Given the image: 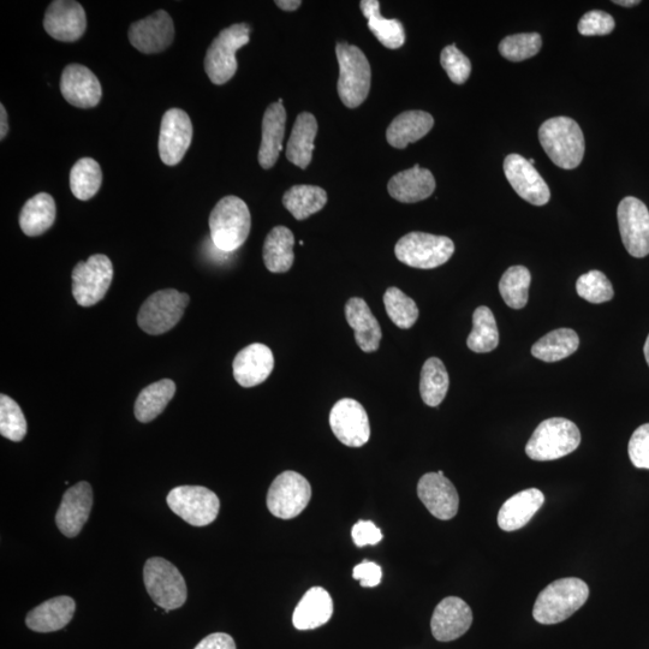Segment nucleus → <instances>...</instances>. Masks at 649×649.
<instances>
[{"instance_id":"nucleus-56","label":"nucleus","mask_w":649,"mask_h":649,"mask_svg":"<svg viewBox=\"0 0 649 649\" xmlns=\"http://www.w3.org/2000/svg\"><path fill=\"white\" fill-rule=\"evenodd\" d=\"M529 163H531L532 165H534L535 160H534L533 158H532V159H529Z\"/></svg>"},{"instance_id":"nucleus-52","label":"nucleus","mask_w":649,"mask_h":649,"mask_svg":"<svg viewBox=\"0 0 649 649\" xmlns=\"http://www.w3.org/2000/svg\"><path fill=\"white\" fill-rule=\"evenodd\" d=\"M9 132L8 112L4 105H0V139L4 140Z\"/></svg>"},{"instance_id":"nucleus-45","label":"nucleus","mask_w":649,"mask_h":649,"mask_svg":"<svg viewBox=\"0 0 649 649\" xmlns=\"http://www.w3.org/2000/svg\"><path fill=\"white\" fill-rule=\"evenodd\" d=\"M576 290L583 300L594 303V305L609 302L615 296L609 278L597 270L582 275L576 283Z\"/></svg>"},{"instance_id":"nucleus-53","label":"nucleus","mask_w":649,"mask_h":649,"mask_svg":"<svg viewBox=\"0 0 649 649\" xmlns=\"http://www.w3.org/2000/svg\"><path fill=\"white\" fill-rule=\"evenodd\" d=\"M276 5L285 11H295L302 5L301 0H277Z\"/></svg>"},{"instance_id":"nucleus-33","label":"nucleus","mask_w":649,"mask_h":649,"mask_svg":"<svg viewBox=\"0 0 649 649\" xmlns=\"http://www.w3.org/2000/svg\"><path fill=\"white\" fill-rule=\"evenodd\" d=\"M56 220V202L47 193H40L29 199L20 213L23 234L29 237L43 235Z\"/></svg>"},{"instance_id":"nucleus-54","label":"nucleus","mask_w":649,"mask_h":649,"mask_svg":"<svg viewBox=\"0 0 649 649\" xmlns=\"http://www.w3.org/2000/svg\"><path fill=\"white\" fill-rule=\"evenodd\" d=\"M617 5H622V7H635V5H639L640 2L639 0H616V2H613Z\"/></svg>"},{"instance_id":"nucleus-11","label":"nucleus","mask_w":649,"mask_h":649,"mask_svg":"<svg viewBox=\"0 0 649 649\" xmlns=\"http://www.w3.org/2000/svg\"><path fill=\"white\" fill-rule=\"evenodd\" d=\"M312 498V487L305 476L284 472L273 480L267 493V508L282 520H291L302 514Z\"/></svg>"},{"instance_id":"nucleus-5","label":"nucleus","mask_w":649,"mask_h":649,"mask_svg":"<svg viewBox=\"0 0 649 649\" xmlns=\"http://www.w3.org/2000/svg\"><path fill=\"white\" fill-rule=\"evenodd\" d=\"M581 433L574 422L563 418L547 419L538 426L526 446L533 461H555L579 448Z\"/></svg>"},{"instance_id":"nucleus-40","label":"nucleus","mask_w":649,"mask_h":649,"mask_svg":"<svg viewBox=\"0 0 649 649\" xmlns=\"http://www.w3.org/2000/svg\"><path fill=\"white\" fill-rule=\"evenodd\" d=\"M103 183V172L92 158H82L70 171V189L76 199L87 201L94 198Z\"/></svg>"},{"instance_id":"nucleus-18","label":"nucleus","mask_w":649,"mask_h":649,"mask_svg":"<svg viewBox=\"0 0 649 649\" xmlns=\"http://www.w3.org/2000/svg\"><path fill=\"white\" fill-rule=\"evenodd\" d=\"M93 506L92 486L86 481L64 493L56 514V525L67 538H75L86 525Z\"/></svg>"},{"instance_id":"nucleus-15","label":"nucleus","mask_w":649,"mask_h":649,"mask_svg":"<svg viewBox=\"0 0 649 649\" xmlns=\"http://www.w3.org/2000/svg\"><path fill=\"white\" fill-rule=\"evenodd\" d=\"M192 140L193 124L188 113L181 109L166 111L159 135V154L162 162L168 166L180 164Z\"/></svg>"},{"instance_id":"nucleus-20","label":"nucleus","mask_w":649,"mask_h":649,"mask_svg":"<svg viewBox=\"0 0 649 649\" xmlns=\"http://www.w3.org/2000/svg\"><path fill=\"white\" fill-rule=\"evenodd\" d=\"M418 496L431 514L449 521L457 515L460 497L452 482L439 473H427L419 481Z\"/></svg>"},{"instance_id":"nucleus-14","label":"nucleus","mask_w":649,"mask_h":649,"mask_svg":"<svg viewBox=\"0 0 649 649\" xmlns=\"http://www.w3.org/2000/svg\"><path fill=\"white\" fill-rule=\"evenodd\" d=\"M330 426L339 442L349 448H361L371 437L366 410L353 398H343L333 406Z\"/></svg>"},{"instance_id":"nucleus-55","label":"nucleus","mask_w":649,"mask_h":649,"mask_svg":"<svg viewBox=\"0 0 649 649\" xmlns=\"http://www.w3.org/2000/svg\"><path fill=\"white\" fill-rule=\"evenodd\" d=\"M643 353H645L646 361L649 366V335L646 339L645 348H643Z\"/></svg>"},{"instance_id":"nucleus-4","label":"nucleus","mask_w":649,"mask_h":649,"mask_svg":"<svg viewBox=\"0 0 649 649\" xmlns=\"http://www.w3.org/2000/svg\"><path fill=\"white\" fill-rule=\"evenodd\" d=\"M336 55L339 64V98L349 109H356L367 99L371 89V65L365 53L354 45L337 44Z\"/></svg>"},{"instance_id":"nucleus-43","label":"nucleus","mask_w":649,"mask_h":649,"mask_svg":"<svg viewBox=\"0 0 649 649\" xmlns=\"http://www.w3.org/2000/svg\"><path fill=\"white\" fill-rule=\"evenodd\" d=\"M0 434L11 442H22L27 434L25 414L13 398L0 396Z\"/></svg>"},{"instance_id":"nucleus-13","label":"nucleus","mask_w":649,"mask_h":649,"mask_svg":"<svg viewBox=\"0 0 649 649\" xmlns=\"http://www.w3.org/2000/svg\"><path fill=\"white\" fill-rule=\"evenodd\" d=\"M619 231L628 253L634 258L649 254V211L639 199L628 196L621 201L617 211Z\"/></svg>"},{"instance_id":"nucleus-21","label":"nucleus","mask_w":649,"mask_h":649,"mask_svg":"<svg viewBox=\"0 0 649 649\" xmlns=\"http://www.w3.org/2000/svg\"><path fill=\"white\" fill-rule=\"evenodd\" d=\"M472 623L473 612L466 601L457 597L445 598L433 612L432 634L440 642L454 641L466 634Z\"/></svg>"},{"instance_id":"nucleus-35","label":"nucleus","mask_w":649,"mask_h":649,"mask_svg":"<svg viewBox=\"0 0 649 649\" xmlns=\"http://www.w3.org/2000/svg\"><path fill=\"white\" fill-rule=\"evenodd\" d=\"M176 394V384L171 379H163L145 387L135 403V416L142 424L157 419Z\"/></svg>"},{"instance_id":"nucleus-48","label":"nucleus","mask_w":649,"mask_h":649,"mask_svg":"<svg viewBox=\"0 0 649 649\" xmlns=\"http://www.w3.org/2000/svg\"><path fill=\"white\" fill-rule=\"evenodd\" d=\"M628 452L636 468L649 469V424L637 428L630 438Z\"/></svg>"},{"instance_id":"nucleus-24","label":"nucleus","mask_w":649,"mask_h":649,"mask_svg":"<svg viewBox=\"0 0 649 649\" xmlns=\"http://www.w3.org/2000/svg\"><path fill=\"white\" fill-rule=\"evenodd\" d=\"M545 503L544 493L538 488L518 492L503 504L498 514V526L504 532H515L528 525Z\"/></svg>"},{"instance_id":"nucleus-49","label":"nucleus","mask_w":649,"mask_h":649,"mask_svg":"<svg viewBox=\"0 0 649 649\" xmlns=\"http://www.w3.org/2000/svg\"><path fill=\"white\" fill-rule=\"evenodd\" d=\"M354 543L357 547L377 545L383 540V533L372 521L357 522L351 531Z\"/></svg>"},{"instance_id":"nucleus-1","label":"nucleus","mask_w":649,"mask_h":649,"mask_svg":"<svg viewBox=\"0 0 649 649\" xmlns=\"http://www.w3.org/2000/svg\"><path fill=\"white\" fill-rule=\"evenodd\" d=\"M588 597L589 588L585 581L576 577L557 580L538 595L533 617L540 624L562 623L579 611Z\"/></svg>"},{"instance_id":"nucleus-16","label":"nucleus","mask_w":649,"mask_h":649,"mask_svg":"<svg viewBox=\"0 0 649 649\" xmlns=\"http://www.w3.org/2000/svg\"><path fill=\"white\" fill-rule=\"evenodd\" d=\"M504 172L515 192L534 206H544L550 201V188L529 160L510 154L504 160Z\"/></svg>"},{"instance_id":"nucleus-7","label":"nucleus","mask_w":649,"mask_h":649,"mask_svg":"<svg viewBox=\"0 0 649 649\" xmlns=\"http://www.w3.org/2000/svg\"><path fill=\"white\" fill-rule=\"evenodd\" d=\"M147 593L166 612L180 609L186 604L188 589L186 580L174 564L162 557L148 559L144 568Z\"/></svg>"},{"instance_id":"nucleus-47","label":"nucleus","mask_w":649,"mask_h":649,"mask_svg":"<svg viewBox=\"0 0 649 649\" xmlns=\"http://www.w3.org/2000/svg\"><path fill=\"white\" fill-rule=\"evenodd\" d=\"M615 27L616 23L611 15L604 13V11L594 10L583 15L577 29L585 37H594V35L610 34Z\"/></svg>"},{"instance_id":"nucleus-46","label":"nucleus","mask_w":649,"mask_h":649,"mask_svg":"<svg viewBox=\"0 0 649 649\" xmlns=\"http://www.w3.org/2000/svg\"><path fill=\"white\" fill-rule=\"evenodd\" d=\"M440 63L456 85H463L472 73V63L457 49L456 45L446 46L440 55Z\"/></svg>"},{"instance_id":"nucleus-10","label":"nucleus","mask_w":649,"mask_h":649,"mask_svg":"<svg viewBox=\"0 0 649 649\" xmlns=\"http://www.w3.org/2000/svg\"><path fill=\"white\" fill-rule=\"evenodd\" d=\"M169 508L194 527H205L216 521L220 502L216 493L202 486H180L166 498Z\"/></svg>"},{"instance_id":"nucleus-32","label":"nucleus","mask_w":649,"mask_h":649,"mask_svg":"<svg viewBox=\"0 0 649 649\" xmlns=\"http://www.w3.org/2000/svg\"><path fill=\"white\" fill-rule=\"evenodd\" d=\"M295 236L285 226H276L264 243V263L266 269L273 273H285L293 267L295 254Z\"/></svg>"},{"instance_id":"nucleus-26","label":"nucleus","mask_w":649,"mask_h":649,"mask_svg":"<svg viewBox=\"0 0 649 649\" xmlns=\"http://www.w3.org/2000/svg\"><path fill=\"white\" fill-rule=\"evenodd\" d=\"M76 603L73 598L62 595L35 607L26 617V625L35 633H53L62 630L73 621Z\"/></svg>"},{"instance_id":"nucleus-8","label":"nucleus","mask_w":649,"mask_h":649,"mask_svg":"<svg viewBox=\"0 0 649 649\" xmlns=\"http://www.w3.org/2000/svg\"><path fill=\"white\" fill-rule=\"evenodd\" d=\"M249 35L247 23H236L213 40L206 53L205 70L214 85H225L235 76L238 68L236 53L249 43Z\"/></svg>"},{"instance_id":"nucleus-51","label":"nucleus","mask_w":649,"mask_h":649,"mask_svg":"<svg viewBox=\"0 0 649 649\" xmlns=\"http://www.w3.org/2000/svg\"><path fill=\"white\" fill-rule=\"evenodd\" d=\"M194 649H237L232 636L225 633H214L205 637Z\"/></svg>"},{"instance_id":"nucleus-41","label":"nucleus","mask_w":649,"mask_h":649,"mask_svg":"<svg viewBox=\"0 0 649 649\" xmlns=\"http://www.w3.org/2000/svg\"><path fill=\"white\" fill-rule=\"evenodd\" d=\"M531 272L525 266H512L506 270L499 282V291L504 302L512 309L525 308L531 287Z\"/></svg>"},{"instance_id":"nucleus-17","label":"nucleus","mask_w":649,"mask_h":649,"mask_svg":"<svg viewBox=\"0 0 649 649\" xmlns=\"http://www.w3.org/2000/svg\"><path fill=\"white\" fill-rule=\"evenodd\" d=\"M128 37L130 44L146 55L163 52L174 41V21L166 11L159 10L146 19L133 23Z\"/></svg>"},{"instance_id":"nucleus-28","label":"nucleus","mask_w":649,"mask_h":649,"mask_svg":"<svg viewBox=\"0 0 649 649\" xmlns=\"http://www.w3.org/2000/svg\"><path fill=\"white\" fill-rule=\"evenodd\" d=\"M285 124H287V111L283 104H271L267 107L263 119V139H261L259 151V163L261 168L269 170L275 166L283 150L285 135Z\"/></svg>"},{"instance_id":"nucleus-6","label":"nucleus","mask_w":649,"mask_h":649,"mask_svg":"<svg viewBox=\"0 0 649 649\" xmlns=\"http://www.w3.org/2000/svg\"><path fill=\"white\" fill-rule=\"evenodd\" d=\"M455 253V243L446 236L410 232L397 242L395 254L404 265L431 270L442 266Z\"/></svg>"},{"instance_id":"nucleus-50","label":"nucleus","mask_w":649,"mask_h":649,"mask_svg":"<svg viewBox=\"0 0 649 649\" xmlns=\"http://www.w3.org/2000/svg\"><path fill=\"white\" fill-rule=\"evenodd\" d=\"M354 579L359 580L362 587H377L383 579V570L373 562H363L356 565Z\"/></svg>"},{"instance_id":"nucleus-38","label":"nucleus","mask_w":649,"mask_h":649,"mask_svg":"<svg viewBox=\"0 0 649 649\" xmlns=\"http://www.w3.org/2000/svg\"><path fill=\"white\" fill-rule=\"evenodd\" d=\"M327 194L317 186H294L283 196V204L297 220H305L323 210Z\"/></svg>"},{"instance_id":"nucleus-23","label":"nucleus","mask_w":649,"mask_h":649,"mask_svg":"<svg viewBox=\"0 0 649 649\" xmlns=\"http://www.w3.org/2000/svg\"><path fill=\"white\" fill-rule=\"evenodd\" d=\"M234 377L243 387L263 384L275 368V357L265 344L254 343L242 349L235 357Z\"/></svg>"},{"instance_id":"nucleus-39","label":"nucleus","mask_w":649,"mask_h":649,"mask_svg":"<svg viewBox=\"0 0 649 649\" xmlns=\"http://www.w3.org/2000/svg\"><path fill=\"white\" fill-rule=\"evenodd\" d=\"M499 332L496 318L490 308L481 306L473 314V330L467 339L468 348L474 353H491L498 347Z\"/></svg>"},{"instance_id":"nucleus-9","label":"nucleus","mask_w":649,"mask_h":649,"mask_svg":"<svg viewBox=\"0 0 649 649\" xmlns=\"http://www.w3.org/2000/svg\"><path fill=\"white\" fill-rule=\"evenodd\" d=\"M188 303V294L175 289L157 291L142 305L138 324L148 335H163L174 329L182 319Z\"/></svg>"},{"instance_id":"nucleus-29","label":"nucleus","mask_w":649,"mask_h":649,"mask_svg":"<svg viewBox=\"0 0 649 649\" xmlns=\"http://www.w3.org/2000/svg\"><path fill=\"white\" fill-rule=\"evenodd\" d=\"M333 615V600L329 592L321 587H314L303 595L293 615L294 627L297 630H313L323 627Z\"/></svg>"},{"instance_id":"nucleus-2","label":"nucleus","mask_w":649,"mask_h":649,"mask_svg":"<svg viewBox=\"0 0 649 649\" xmlns=\"http://www.w3.org/2000/svg\"><path fill=\"white\" fill-rule=\"evenodd\" d=\"M540 144L558 168L576 169L585 156V136L580 125L568 117L551 118L539 129Z\"/></svg>"},{"instance_id":"nucleus-34","label":"nucleus","mask_w":649,"mask_h":649,"mask_svg":"<svg viewBox=\"0 0 649 649\" xmlns=\"http://www.w3.org/2000/svg\"><path fill=\"white\" fill-rule=\"evenodd\" d=\"M360 7L368 20V28L387 49L397 50L406 43V31L402 22L381 16L378 0H363Z\"/></svg>"},{"instance_id":"nucleus-31","label":"nucleus","mask_w":649,"mask_h":649,"mask_svg":"<svg viewBox=\"0 0 649 649\" xmlns=\"http://www.w3.org/2000/svg\"><path fill=\"white\" fill-rule=\"evenodd\" d=\"M318 134L317 119L309 112H302L296 118L293 133L287 145V158L290 163L306 170L312 162L314 140Z\"/></svg>"},{"instance_id":"nucleus-3","label":"nucleus","mask_w":649,"mask_h":649,"mask_svg":"<svg viewBox=\"0 0 649 649\" xmlns=\"http://www.w3.org/2000/svg\"><path fill=\"white\" fill-rule=\"evenodd\" d=\"M252 226L249 208L237 196H225L210 216L211 238L223 252H235L247 241Z\"/></svg>"},{"instance_id":"nucleus-27","label":"nucleus","mask_w":649,"mask_h":649,"mask_svg":"<svg viewBox=\"0 0 649 649\" xmlns=\"http://www.w3.org/2000/svg\"><path fill=\"white\" fill-rule=\"evenodd\" d=\"M436 189V180L430 170L414 168L400 172L391 178L387 190L391 198L403 202V204H415L430 198Z\"/></svg>"},{"instance_id":"nucleus-12","label":"nucleus","mask_w":649,"mask_h":649,"mask_svg":"<svg viewBox=\"0 0 649 649\" xmlns=\"http://www.w3.org/2000/svg\"><path fill=\"white\" fill-rule=\"evenodd\" d=\"M73 295L82 307H92L104 299L113 279L111 260L104 254L92 255L73 271Z\"/></svg>"},{"instance_id":"nucleus-19","label":"nucleus","mask_w":649,"mask_h":649,"mask_svg":"<svg viewBox=\"0 0 649 649\" xmlns=\"http://www.w3.org/2000/svg\"><path fill=\"white\" fill-rule=\"evenodd\" d=\"M44 27L53 39L74 43L86 32L85 9L74 0H56L46 10Z\"/></svg>"},{"instance_id":"nucleus-36","label":"nucleus","mask_w":649,"mask_h":649,"mask_svg":"<svg viewBox=\"0 0 649 649\" xmlns=\"http://www.w3.org/2000/svg\"><path fill=\"white\" fill-rule=\"evenodd\" d=\"M580 338L574 330L558 329L547 333L532 347V354L544 362H558L567 359L579 349Z\"/></svg>"},{"instance_id":"nucleus-44","label":"nucleus","mask_w":649,"mask_h":649,"mask_svg":"<svg viewBox=\"0 0 649 649\" xmlns=\"http://www.w3.org/2000/svg\"><path fill=\"white\" fill-rule=\"evenodd\" d=\"M543 46L538 33H522L506 37L499 44V52L511 62H522L537 56Z\"/></svg>"},{"instance_id":"nucleus-25","label":"nucleus","mask_w":649,"mask_h":649,"mask_svg":"<svg viewBox=\"0 0 649 649\" xmlns=\"http://www.w3.org/2000/svg\"><path fill=\"white\" fill-rule=\"evenodd\" d=\"M345 318L355 332V341L363 353H374L380 347L383 332L365 300L353 297L345 305Z\"/></svg>"},{"instance_id":"nucleus-30","label":"nucleus","mask_w":649,"mask_h":649,"mask_svg":"<svg viewBox=\"0 0 649 649\" xmlns=\"http://www.w3.org/2000/svg\"><path fill=\"white\" fill-rule=\"evenodd\" d=\"M434 119L425 111H406L397 116L387 128L386 139L392 147L404 150L409 144L425 138L431 132Z\"/></svg>"},{"instance_id":"nucleus-37","label":"nucleus","mask_w":649,"mask_h":649,"mask_svg":"<svg viewBox=\"0 0 649 649\" xmlns=\"http://www.w3.org/2000/svg\"><path fill=\"white\" fill-rule=\"evenodd\" d=\"M450 386L449 373L442 360L431 357L425 362L421 371L420 394L427 406L438 407L448 394Z\"/></svg>"},{"instance_id":"nucleus-22","label":"nucleus","mask_w":649,"mask_h":649,"mask_svg":"<svg viewBox=\"0 0 649 649\" xmlns=\"http://www.w3.org/2000/svg\"><path fill=\"white\" fill-rule=\"evenodd\" d=\"M61 92L70 105L80 109H92L103 97L98 77L81 64H70L63 70Z\"/></svg>"},{"instance_id":"nucleus-42","label":"nucleus","mask_w":649,"mask_h":649,"mask_svg":"<svg viewBox=\"0 0 649 649\" xmlns=\"http://www.w3.org/2000/svg\"><path fill=\"white\" fill-rule=\"evenodd\" d=\"M384 305L392 323L400 329H412L419 319L418 305L401 289L395 287L387 289L384 295Z\"/></svg>"}]
</instances>
